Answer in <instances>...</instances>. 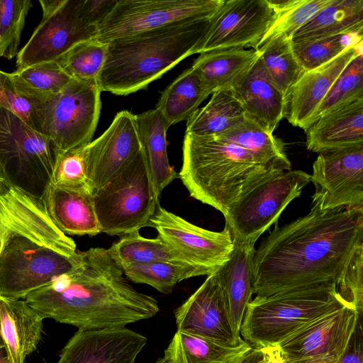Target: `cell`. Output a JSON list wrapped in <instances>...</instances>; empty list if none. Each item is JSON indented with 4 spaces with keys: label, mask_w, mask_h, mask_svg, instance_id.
I'll use <instances>...</instances> for the list:
<instances>
[{
    "label": "cell",
    "mask_w": 363,
    "mask_h": 363,
    "mask_svg": "<svg viewBox=\"0 0 363 363\" xmlns=\"http://www.w3.org/2000/svg\"><path fill=\"white\" fill-rule=\"evenodd\" d=\"M155 363H171L170 361L165 357H163L162 358H160L157 362Z\"/></svg>",
    "instance_id": "51"
},
{
    "label": "cell",
    "mask_w": 363,
    "mask_h": 363,
    "mask_svg": "<svg viewBox=\"0 0 363 363\" xmlns=\"http://www.w3.org/2000/svg\"><path fill=\"white\" fill-rule=\"evenodd\" d=\"M42 201L51 220L65 235L93 236L101 233L91 191L50 184Z\"/></svg>",
    "instance_id": "25"
},
{
    "label": "cell",
    "mask_w": 363,
    "mask_h": 363,
    "mask_svg": "<svg viewBox=\"0 0 363 363\" xmlns=\"http://www.w3.org/2000/svg\"><path fill=\"white\" fill-rule=\"evenodd\" d=\"M363 27V0H332L292 37L293 42L314 40Z\"/></svg>",
    "instance_id": "32"
},
{
    "label": "cell",
    "mask_w": 363,
    "mask_h": 363,
    "mask_svg": "<svg viewBox=\"0 0 363 363\" xmlns=\"http://www.w3.org/2000/svg\"><path fill=\"white\" fill-rule=\"evenodd\" d=\"M362 317L341 357L335 363H363V331Z\"/></svg>",
    "instance_id": "46"
},
{
    "label": "cell",
    "mask_w": 363,
    "mask_h": 363,
    "mask_svg": "<svg viewBox=\"0 0 363 363\" xmlns=\"http://www.w3.org/2000/svg\"><path fill=\"white\" fill-rule=\"evenodd\" d=\"M84 147L58 151L50 184L93 192L86 173Z\"/></svg>",
    "instance_id": "43"
},
{
    "label": "cell",
    "mask_w": 363,
    "mask_h": 363,
    "mask_svg": "<svg viewBox=\"0 0 363 363\" xmlns=\"http://www.w3.org/2000/svg\"><path fill=\"white\" fill-rule=\"evenodd\" d=\"M305 131L306 147L312 152L363 146V97L330 110Z\"/></svg>",
    "instance_id": "23"
},
{
    "label": "cell",
    "mask_w": 363,
    "mask_h": 363,
    "mask_svg": "<svg viewBox=\"0 0 363 363\" xmlns=\"http://www.w3.org/2000/svg\"><path fill=\"white\" fill-rule=\"evenodd\" d=\"M234 240L228 260L216 272L228 310L231 325L238 338L247 304L253 294L255 245Z\"/></svg>",
    "instance_id": "26"
},
{
    "label": "cell",
    "mask_w": 363,
    "mask_h": 363,
    "mask_svg": "<svg viewBox=\"0 0 363 363\" xmlns=\"http://www.w3.org/2000/svg\"><path fill=\"white\" fill-rule=\"evenodd\" d=\"M274 16L267 0H224L208 22L196 53L228 48L256 50Z\"/></svg>",
    "instance_id": "17"
},
{
    "label": "cell",
    "mask_w": 363,
    "mask_h": 363,
    "mask_svg": "<svg viewBox=\"0 0 363 363\" xmlns=\"http://www.w3.org/2000/svg\"><path fill=\"white\" fill-rule=\"evenodd\" d=\"M82 255L77 268L23 298L44 319L88 330L123 328L157 313V301L127 281L108 249L91 247Z\"/></svg>",
    "instance_id": "2"
},
{
    "label": "cell",
    "mask_w": 363,
    "mask_h": 363,
    "mask_svg": "<svg viewBox=\"0 0 363 363\" xmlns=\"http://www.w3.org/2000/svg\"><path fill=\"white\" fill-rule=\"evenodd\" d=\"M274 16L257 49L265 42L279 36L293 35L332 0H267Z\"/></svg>",
    "instance_id": "36"
},
{
    "label": "cell",
    "mask_w": 363,
    "mask_h": 363,
    "mask_svg": "<svg viewBox=\"0 0 363 363\" xmlns=\"http://www.w3.org/2000/svg\"><path fill=\"white\" fill-rule=\"evenodd\" d=\"M101 93L98 81L72 79L58 94L33 101V128L48 136L59 151L86 146L99 119Z\"/></svg>",
    "instance_id": "8"
},
{
    "label": "cell",
    "mask_w": 363,
    "mask_h": 363,
    "mask_svg": "<svg viewBox=\"0 0 363 363\" xmlns=\"http://www.w3.org/2000/svg\"><path fill=\"white\" fill-rule=\"evenodd\" d=\"M362 317L350 306L314 319L278 346L284 363H335L345 352Z\"/></svg>",
    "instance_id": "15"
},
{
    "label": "cell",
    "mask_w": 363,
    "mask_h": 363,
    "mask_svg": "<svg viewBox=\"0 0 363 363\" xmlns=\"http://www.w3.org/2000/svg\"><path fill=\"white\" fill-rule=\"evenodd\" d=\"M311 182L312 204L322 209H363V146L318 153Z\"/></svg>",
    "instance_id": "16"
},
{
    "label": "cell",
    "mask_w": 363,
    "mask_h": 363,
    "mask_svg": "<svg viewBox=\"0 0 363 363\" xmlns=\"http://www.w3.org/2000/svg\"><path fill=\"white\" fill-rule=\"evenodd\" d=\"M264 355V363H284L279 346H271L261 349Z\"/></svg>",
    "instance_id": "48"
},
{
    "label": "cell",
    "mask_w": 363,
    "mask_h": 363,
    "mask_svg": "<svg viewBox=\"0 0 363 363\" xmlns=\"http://www.w3.org/2000/svg\"><path fill=\"white\" fill-rule=\"evenodd\" d=\"M15 236L28 238L67 256L78 252L74 240L51 220L41 199L1 181L0 254Z\"/></svg>",
    "instance_id": "14"
},
{
    "label": "cell",
    "mask_w": 363,
    "mask_h": 363,
    "mask_svg": "<svg viewBox=\"0 0 363 363\" xmlns=\"http://www.w3.org/2000/svg\"><path fill=\"white\" fill-rule=\"evenodd\" d=\"M210 20L177 24L108 43L98 79L101 91L125 96L146 88L196 54Z\"/></svg>",
    "instance_id": "3"
},
{
    "label": "cell",
    "mask_w": 363,
    "mask_h": 363,
    "mask_svg": "<svg viewBox=\"0 0 363 363\" xmlns=\"http://www.w3.org/2000/svg\"><path fill=\"white\" fill-rule=\"evenodd\" d=\"M232 89L245 116L268 133H273L286 117L287 100L272 81L259 53L253 63L236 80Z\"/></svg>",
    "instance_id": "22"
},
{
    "label": "cell",
    "mask_w": 363,
    "mask_h": 363,
    "mask_svg": "<svg viewBox=\"0 0 363 363\" xmlns=\"http://www.w3.org/2000/svg\"><path fill=\"white\" fill-rule=\"evenodd\" d=\"M118 0H83V12L86 19L98 26L108 16Z\"/></svg>",
    "instance_id": "47"
},
{
    "label": "cell",
    "mask_w": 363,
    "mask_h": 363,
    "mask_svg": "<svg viewBox=\"0 0 363 363\" xmlns=\"http://www.w3.org/2000/svg\"><path fill=\"white\" fill-rule=\"evenodd\" d=\"M257 56V50L252 49L214 50L200 53L191 67L210 95L220 90L232 89Z\"/></svg>",
    "instance_id": "27"
},
{
    "label": "cell",
    "mask_w": 363,
    "mask_h": 363,
    "mask_svg": "<svg viewBox=\"0 0 363 363\" xmlns=\"http://www.w3.org/2000/svg\"><path fill=\"white\" fill-rule=\"evenodd\" d=\"M241 363H264L262 350L252 348Z\"/></svg>",
    "instance_id": "49"
},
{
    "label": "cell",
    "mask_w": 363,
    "mask_h": 363,
    "mask_svg": "<svg viewBox=\"0 0 363 363\" xmlns=\"http://www.w3.org/2000/svg\"><path fill=\"white\" fill-rule=\"evenodd\" d=\"M82 252L67 256L28 238H11L0 254V295L23 299L55 278L77 268Z\"/></svg>",
    "instance_id": "11"
},
{
    "label": "cell",
    "mask_w": 363,
    "mask_h": 363,
    "mask_svg": "<svg viewBox=\"0 0 363 363\" xmlns=\"http://www.w3.org/2000/svg\"><path fill=\"white\" fill-rule=\"evenodd\" d=\"M150 226L167 245L175 258L199 269L203 275L215 273L229 259L234 247L230 230L220 232L195 225L159 206Z\"/></svg>",
    "instance_id": "13"
},
{
    "label": "cell",
    "mask_w": 363,
    "mask_h": 363,
    "mask_svg": "<svg viewBox=\"0 0 363 363\" xmlns=\"http://www.w3.org/2000/svg\"><path fill=\"white\" fill-rule=\"evenodd\" d=\"M120 267L132 281L150 285L165 294H170L175 285L181 281L203 275L193 267L174 262L123 264Z\"/></svg>",
    "instance_id": "39"
},
{
    "label": "cell",
    "mask_w": 363,
    "mask_h": 363,
    "mask_svg": "<svg viewBox=\"0 0 363 363\" xmlns=\"http://www.w3.org/2000/svg\"><path fill=\"white\" fill-rule=\"evenodd\" d=\"M177 331L228 346L242 342L236 337L225 297L216 273L174 311Z\"/></svg>",
    "instance_id": "19"
},
{
    "label": "cell",
    "mask_w": 363,
    "mask_h": 363,
    "mask_svg": "<svg viewBox=\"0 0 363 363\" xmlns=\"http://www.w3.org/2000/svg\"><path fill=\"white\" fill-rule=\"evenodd\" d=\"M101 232L123 235L150 226L160 206L143 149L123 171L93 192Z\"/></svg>",
    "instance_id": "6"
},
{
    "label": "cell",
    "mask_w": 363,
    "mask_h": 363,
    "mask_svg": "<svg viewBox=\"0 0 363 363\" xmlns=\"http://www.w3.org/2000/svg\"><path fill=\"white\" fill-rule=\"evenodd\" d=\"M108 250L119 266L153 262L182 263L159 236L153 239L145 238L140 235L139 231L121 235Z\"/></svg>",
    "instance_id": "38"
},
{
    "label": "cell",
    "mask_w": 363,
    "mask_h": 363,
    "mask_svg": "<svg viewBox=\"0 0 363 363\" xmlns=\"http://www.w3.org/2000/svg\"><path fill=\"white\" fill-rule=\"evenodd\" d=\"M147 338L126 327L78 330L55 363H135Z\"/></svg>",
    "instance_id": "20"
},
{
    "label": "cell",
    "mask_w": 363,
    "mask_h": 363,
    "mask_svg": "<svg viewBox=\"0 0 363 363\" xmlns=\"http://www.w3.org/2000/svg\"><path fill=\"white\" fill-rule=\"evenodd\" d=\"M224 0H118L98 26L96 39L112 41L174 25L211 19Z\"/></svg>",
    "instance_id": "10"
},
{
    "label": "cell",
    "mask_w": 363,
    "mask_h": 363,
    "mask_svg": "<svg viewBox=\"0 0 363 363\" xmlns=\"http://www.w3.org/2000/svg\"><path fill=\"white\" fill-rule=\"evenodd\" d=\"M136 120L154 186L160 198L164 189L179 177L167 157L166 135L169 125L156 108L136 115Z\"/></svg>",
    "instance_id": "28"
},
{
    "label": "cell",
    "mask_w": 363,
    "mask_h": 363,
    "mask_svg": "<svg viewBox=\"0 0 363 363\" xmlns=\"http://www.w3.org/2000/svg\"><path fill=\"white\" fill-rule=\"evenodd\" d=\"M343 306L348 305L335 286L256 296L247 306L240 336L255 349L277 346L314 319Z\"/></svg>",
    "instance_id": "5"
},
{
    "label": "cell",
    "mask_w": 363,
    "mask_h": 363,
    "mask_svg": "<svg viewBox=\"0 0 363 363\" xmlns=\"http://www.w3.org/2000/svg\"><path fill=\"white\" fill-rule=\"evenodd\" d=\"M363 209L310 211L272 231L255 250L253 294H275L335 286L350 256L363 242Z\"/></svg>",
    "instance_id": "1"
},
{
    "label": "cell",
    "mask_w": 363,
    "mask_h": 363,
    "mask_svg": "<svg viewBox=\"0 0 363 363\" xmlns=\"http://www.w3.org/2000/svg\"><path fill=\"white\" fill-rule=\"evenodd\" d=\"M340 297L360 316L363 311V242L354 250L336 283Z\"/></svg>",
    "instance_id": "44"
},
{
    "label": "cell",
    "mask_w": 363,
    "mask_h": 363,
    "mask_svg": "<svg viewBox=\"0 0 363 363\" xmlns=\"http://www.w3.org/2000/svg\"><path fill=\"white\" fill-rule=\"evenodd\" d=\"M9 74L18 91L35 101L58 94L72 80L57 61L17 69Z\"/></svg>",
    "instance_id": "35"
},
{
    "label": "cell",
    "mask_w": 363,
    "mask_h": 363,
    "mask_svg": "<svg viewBox=\"0 0 363 363\" xmlns=\"http://www.w3.org/2000/svg\"><path fill=\"white\" fill-rule=\"evenodd\" d=\"M0 363H11L6 351L0 340Z\"/></svg>",
    "instance_id": "50"
},
{
    "label": "cell",
    "mask_w": 363,
    "mask_h": 363,
    "mask_svg": "<svg viewBox=\"0 0 363 363\" xmlns=\"http://www.w3.org/2000/svg\"><path fill=\"white\" fill-rule=\"evenodd\" d=\"M252 347L245 340L228 346L177 331L164 350L171 363H241Z\"/></svg>",
    "instance_id": "29"
},
{
    "label": "cell",
    "mask_w": 363,
    "mask_h": 363,
    "mask_svg": "<svg viewBox=\"0 0 363 363\" xmlns=\"http://www.w3.org/2000/svg\"><path fill=\"white\" fill-rule=\"evenodd\" d=\"M43 17L16 56V67L57 61L80 42L96 38L98 27L85 17L83 0H39Z\"/></svg>",
    "instance_id": "12"
},
{
    "label": "cell",
    "mask_w": 363,
    "mask_h": 363,
    "mask_svg": "<svg viewBox=\"0 0 363 363\" xmlns=\"http://www.w3.org/2000/svg\"><path fill=\"white\" fill-rule=\"evenodd\" d=\"M0 108L11 112L33 128L34 112L33 100L18 91L9 73L1 69Z\"/></svg>",
    "instance_id": "45"
},
{
    "label": "cell",
    "mask_w": 363,
    "mask_h": 363,
    "mask_svg": "<svg viewBox=\"0 0 363 363\" xmlns=\"http://www.w3.org/2000/svg\"><path fill=\"white\" fill-rule=\"evenodd\" d=\"M362 42L331 61L306 71L292 87L287 100L286 117L294 126L303 130L312 122L318 108L344 69L362 52Z\"/></svg>",
    "instance_id": "21"
},
{
    "label": "cell",
    "mask_w": 363,
    "mask_h": 363,
    "mask_svg": "<svg viewBox=\"0 0 363 363\" xmlns=\"http://www.w3.org/2000/svg\"><path fill=\"white\" fill-rule=\"evenodd\" d=\"M214 135L242 148L263 164L279 170L291 169L283 143L246 116L229 129Z\"/></svg>",
    "instance_id": "30"
},
{
    "label": "cell",
    "mask_w": 363,
    "mask_h": 363,
    "mask_svg": "<svg viewBox=\"0 0 363 363\" xmlns=\"http://www.w3.org/2000/svg\"><path fill=\"white\" fill-rule=\"evenodd\" d=\"M360 97H363L362 52L354 57L336 79L315 111L311 124L330 110Z\"/></svg>",
    "instance_id": "41"
},
{
    "label": "cell",
    "mask_w": 363,
    "mask_h": 363,
    "mask_svg": "<svg viewBox=\"0 0 363 363\" xmlns=\"http://www.w3.org/2000/svg\"><path fill=\"white\" fill-rule=\"evenodd\" d=\"M256 50L272 81L288 100L292 87L305 72L294 51L292 38L277 37Z\"/></svg>",
    "instance_id": "34"
},
{
    "label": "cell",
    "mask_w": 363,
    "mask_h": 363,
    "mask_svg": "<svg viewBox=\"0 0 363 363\" xmlns=\"http://www.w3.org/2000/svg\"><path fill=\"white\" fill-rule=\"evenodd\" d=\"M283 171L257 161L216 135L185 133L179 177L191 197L225 215L244 192L268 174Z\"/></svg>",
    "instance_id": "4"
},
{
    "label": "cell",
    "mask_w": 363,
    "mask_h": 363,
    "mask_svg": "<svg viewBox=\"0 0 363 363\" xmlns=\"http://www.w3.org/2000/svg\"><path fill=\"white\" fill-rule=\"evenodd\" d=\"M58 151L48 136L0 108V174L5 182L42 200Z\"/></svg>",
    "instance_id": "7"
},
{
    "label": "cell",
    "mask_w": 363,
    "mask_h": 363,
    "mask_svg": "<svg viewBox=\"0 0 363 363\" xmlns=\"http://www.w3.org/2000/svg\"><path fill=\"white\" fill-rule=\"evenodd\" d=\"M31 0H0V57H16Z\"/></svg>",
    "instance_id": "42"
},
{
    "label": "cell",
    "mask_w": 363,
    "mask_h": 363,
    "mask_svg": "<svg viewBox=\"0 0 363 363\" xmlns=\"http://www.w3.org/2000/svg\"><path fill=\"white\" fill-rule=\"evenodd\" d=\"M43 319L24 299L0 295V340L11 363H25L36 350Z\"/></svg>",
    "instance_id": "24"
},
{
    "label": "cell",
    "mask_w": 363,
    "mask_h": 363,
    "mask_svg": "<svg viewBox=\"0 0 363 363\" xmlns=\"http://www.w3.org/2000/svg\"><path fill=\"white\" fill-rule=\"evenodd\" d=\"M317 363H326V362H317Z\"/></svg>",
    "instance_id": "53"
},
{
    "label": "cell",
    "mask_w": 363,
    "mask_h": 363,
    "mask_svg": "<svg viewBox=\"0 0 363 363\" xmlns=\"http://www.w3.org/2000/svg\"><path fill=\"white\" fill-rule=\"evenodd\" d=\"M245 116L244 108L232 89L212 94L210 101L187 120L186 133L199 136L224 132Z\"/></svg>",
    "instance_id": "31"
},
{
    "label": "cell",
    "mask_w": 363,
    "mask_h": 363,
    "mask_svg": "<svg viewBox=\"0 0 363 363\" xmlns=\"http://www.w3.org/2000/svg\"><path fill=\"white\" fill-rule=\"evenodd\" d=\"M363 40V27L321 38L293 42L294 51L306 71L335 59Z\"/></svg>",
    "instance_id": "37"
},
{
    "label": "cell",
    "mask_w": 363,
    "mask_h": 363,
    "mask_svg": "<svg viewBox=\"0 0 363 363\" xmlns=\"http://www.w3.org/2000/svg\"><path fill=\"white\" fill-rule=\"evenodd\" d=\"M106 52L107 44L94 38L75 45L57 61L72 79L98 81Z\"/></svg>",
    "instance_id": "40"
},
{
    "label": "cell",
    "mask_w": 363,
    "mask_h": 363,
    "mask_svg": "<svg viewBox=\"0 0 363 363\" xmlns=\"http://www.w3.org/2000/svg\"><path fill=\"white\" fill-rule=\"evenodd\" d=\"M143 151L136 115L118 112L108 128L84 147L86 173L93 192L118 175Z\"/></svg>",
    "instance_id": "18"
},
{
    "label": "cell",
    "mask_w": 363,
    "mask_h": 363,
    "mask_svg": "<svg viewBox=\"0 0 363 363\" xmlns=\"http://www.w3.org/2000/svg\"><path fill=\"white\" fill-rule=\"evenodd\" d=\"M1 181H4V180L2 179V177H1V174H0V182H1Z\"/></svg>",
    "instance_id": "52"
},
{
    "label": "cell",
    "mask_w": 363,
    "mask_h": 363,
    "mask_svg": "<svg viewBox=\"0 0 363 363\" xmlns=\"http://www.w3.org/2000/svg\"><path fill=\"white\" fill-rule=\"evenodd\" d=\"M208 96L198 74L191 67L162 92L155 108L170 126L187 120Z\"/></svg>",
    "instance_id": "33"
},
{
    "label": "cell",
    "mask_w": 363,
    "mask_h": 363,
    "mask_svg": "<svg viewBox=\"0 0 363 363\" xmlns=\"http://www.w3.org/2000/svg\"><path fill=\"white\" fill-rule=\"evenodd\" d=\"M310 182L309 174L292 169L272 172L257 182L229 206L224 216L225 226L233 239L255 245Z\"/></svg>",
    "instance_id": "9"
}]
</instances>
